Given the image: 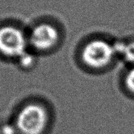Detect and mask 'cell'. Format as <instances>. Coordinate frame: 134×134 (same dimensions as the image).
I'll use <instances>...</instances> for the list:
<instances>
[{"label":"cell","instance_id":"3957f363","mask_svg":"<svg viewBox=\"0 0 134 134\" xmlns=\"http://www.w3.org/2000/svg\"><path fill=\"white\" fill-rule=\"evenodd\" d=\"M28 47V35L22 28L13 24L0 27V55L2 58L16 60Z\"/></svg>","mask_w":134,"mask_h":134},{"label":"cell","instance_id":"52a82bcc","mask_svg":"<svg viewBox=\"0 0 134 134\" xmlns=\"http://www.w3.org/2000/svg\"><path fill=\"white\" fill-rule=\"evenodd\" d=\"M16 65L23 71H31L32 68H35V67L38 64V59L35 55V53L27 51L24 53L22 56H20L16 60Z\"/></svg>","mask_w":134,"mask_h":134},{"label":"cell","instance_id":"7a4b0ae2","mask_svg":"<svg viewBox=\"0 0 134 134\" xmlns=\"http://www.w3.org/2000/svg\"><path fill=\"white\" fill-rule=\"evenodd\" d=\"M79 59L86 71L95 74L108 71L118 59L115 43L101 38L90 39L81 48Z\"/></svg>","mask_w":134,"mask_h":134},{"label":"cell","instance_id":"5b68a950","mask_svg":"<svg viewBox=\"0 0 134 134\" xmlns=\"http://www.w3.org/2000/svg\"><path fill=\"white\" fill-rule=\"evenodd\" d=\"M115 46L118 58H121L127 67L134 65V40L115 42Z\"/></svg>","mask_w":134,"mask_h":134},{"label":"cell","instance_id":"6da1fadb","mask_svg":"<svg viewBox=\"0 0 134 134\" xmlns=\"http://www.w3.org/2000/svg\"><path fill=\"white\" fill-rule=\"evenodd\" d=\"M12 122L18 134H49L53 123V109L43 100L31 99L18 108Z\"/></svg>","mask_w":134,"mask_h":134},{"label":"cell","instance_id":"8992f818","mask_svg":"<svg viewBox=\"0 0 134 134\" xmlns=\"http://www.w3.org/2000/svg\"><path fill=\"white\" fill-rule=\"evenodd\" d=\"M122 91L129 97L134 99V65L128 66L121 79Z\"/></svg>","mask_w":134,"mask_h":134},{"label":"cell","instance_id":"277c9868","mask_svg":"<svg viewBox=\"0 0 134 134\" xmlns=\"http://www.w3.org/2000/svg\"><path fill=\"white\" fill-rule=\"evenodd\" d=\"M28 35L29 46L36 53H49L60 42V33L58 28L50 23H40L35 25Z\"/></svg>","mask_w":134,"mask_h":134}]
</instances>
